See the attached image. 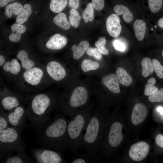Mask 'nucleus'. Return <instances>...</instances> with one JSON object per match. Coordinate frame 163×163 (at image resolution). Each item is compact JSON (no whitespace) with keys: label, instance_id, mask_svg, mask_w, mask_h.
Wrapping results in <instances>:
<instances>
[{"label":"nucleus","instance_id":"1","mask_svg":"<svg viewBox=\"0 0 163 163\" xmlns=\"http://www.w3.org/2000/svg\"><path fill=\"white\" fill-rule=\"evenodd\" d=\"M69 121L64 114H56L51 120L37 131L38 143L43 147L61 153L65 151L69 144Z\"/></svg>","mask_w":163,"mask_h":163},{"label":"nucleus","instance_id":"2","mask_svg":"<svg viewBox=\"0 0 163 163\" xmlns=\"http://www.w3.org/2000/svg\"><path fill=\"white\" fill-rule=\"evenodd\" d=\"M57 99L55 95L47 91L24 96L27 117L34 130H38L49 121L50 114L56 106Z\"/></svg>","mask_w":163,"mask_h":163},{"label":"nucleus","instance_id":"3","mask_svg":"<svg viewBox=\"0 0 163 163\" xmlns=\"http://www.w3.org/2000/svg\"><path fill=\"white\" fill-rule=\"evenodd\" d=\"M107 116L101 110L92 114L84 134L81 147L86 152H98L104 137Z\"/></svg>","mask_w":163,"mask_h":163},{"label":"nucleus","instance_id":"4","mask_svg":"<svg viewBox=\"0 0 163 163\" xmlns=\"http://www.w3.org/2000/svg\"><path fill=\"white\" fill-rule=\"evenodd\" d=\"M43 64L40 63L24 70L14 82L18 90L26 92H37L47 87L50 82Z\"/></svg>","mask_w":163,"mask_h":163},{"label":"nucleus","instance_id":"5","mask_svg":"<svg viewBox=\"0 0 163 163\" xmlns=\"http://www.w3.org/2000/svg\"><path fill=\"white\" fill-rule=\"evenodd\" d=\"M90 109H86L75 112L70 117L67 126L69 137L68 148L72 153L82 147L84 134L91 115Z\"/></svg>","mask_w":163,"mask_h":163},{"label":"nucleus","instance_id":"6","mask_svg":"<svg viewBox=\"0 0 163 163\" xmlns=\"http://www.w3.org/2000/svg\"><path fill=\"white\" fill-rule=\"evenodd\" d=\"M20 133L11 126L0 130V159L14 152L25 151L26 144Z\"/></svg>","mask_w":163,"mask_h":163},{"label":"nucleus","instance_id":"7","mask_svg":"<svg viewBox=\"0 0 163 163\" xmlns=\"http://www.w3.org/2000/svg\"><path fill=\"white\" fill-rule=\"evenodd\" d=\"M88 99L86 90L83 87L78 86L69 97H59L56 105V109L64 114L71 117L80 107L86 104Z\"/></svg>","mask_w":163,"mask_h":163},{"label":"nucleus","instance_id":"8","mask_svg":"<svg viewBox=\"0 0 163 163\" xmlns=\"http://www.w3.org/2000/svg\"><path fill=\"white\" fill-rule=\"evenodd\" d=\"M23 99L24 96L19 93L10 91L2 83L0 91V111L8 112L24 104Z\"/></svg>","mask_w":163,"mask_h":163},{"label":"nucleus","instance_id":"9","mask_svg":"<svg viewBox=\"0 0 163 163\" xmlns=\"http://www.w3.org/2000/svg\"><path fill=\"white\" fill-rule=\"evenodd\" d=\"M31 152L37 163H66L62 153L50 149H33Z\"/></svg>","mask_w":163,"mask_h":163},{"label":"nucleus","instance_id":"10","mask_svg":"<svg viewBox=\"0 0 163 163\" xmlns=\"http://www.w3.org/2000/svg\"><path fill=\"white\" fill-rule=\"evenodd\" d=\"M110 126L107 134L103 139L100 147L107 143V145H108L110 148H116L120 145L123 140V136L122 132L123 125L121 123L115 120L112 123Z\"/></svg>","mask_w":163,"mask_h":163},{"label":"nucleus","instance_id":"11","mask_svg":"<svg viewBox=\"0 0 163 163\" xmlns=\"http://www.w3.org/2000/svg\"><path fill=\"white\" fill-rule=\"evenodd\" d=\"M9 125L20 133L25 126L27 117L26 107L23 104L8 112Z\"/></svg>","mask_w":163,"mask_h":163},{"label":"nucleus","instance_id":"12","mask_svg":"<svg viewBox=\"0 0 163 163\" xmlns=\"http://www.w3.org/2000/svg\"><path fill=\"white\" fill-rule=\"evenodd\" d=\"M3 75L8 79L14 82L24 70L17 59L6 61L0 67Z\"/></svg>","mask_w":163,"mask_h":163},{"label":"nucleus","instance_id":"13","mask_svg":"<svg viewBox=\"0 0 163 163\" xmlns=\"http://www.w3.org/2000/svg\"><path fill=\"white\" fill-rule=\"evenodd\" d=\"M43 64L46 72L50 80L60 81L66 76V69L59 62L54 60L47 61Z\"/></svg>","mask_w":163,"mask_h":163},{"label":"nucleus","instance_id":"14","mask_svg":"<svg viewBox=\"0 0 163 163\" xmlns=\"http://www.w3.org/2000/svg\"><path fill=\"white\" fill-rule=\"evenodd\" d=\"M149 145L144 141L136 142L130 147L129 154L133 160L139 161L143 160L148 154L149 150Z\"/></svg>","mask_w":163,"mask_h":163},{"label":"nucleus","instance_id":"15","mask_svg":"<svg viewBox=\"0 0 163 163\" xmlns=\"http://www.w3.org/2000/svg\"><path fill=\"white\" fill-rule=\"evenodd\" d=\"M106 26L107 31L111 37L116 38L119 36L122 27L120 18L117 14H113L108 17L106 21Z\"/></svg>","mask_w":163,"mask_h":163},{"label":"nucleus","instance_id":"16","mask_svg":"<svg viewBox=\"0 0 163 163\" xmlns=\"http://www.w3.org/2000/svg\"><path fill=\"white\" fill-rule=\"evenodd\" d=\"M147 109L142 104L138 103L134 106L131 116V121L133 124L137 125L142 123L147 114Z\"/></svg>","mask_w":163,"mask_h":163},{"label":"nucleus","instance_id":"17","mask_svg":"<svg viewBox=\"0 0 163 163\" xmlns=\"http://www.w3.org/2000/svg\"><path fill=\"white\" fill-rule=\"evenodd\" d=\"M71 163H96L98 158L97 153L92 152L81 153L77 152H74Z\"/></svg>","mask_w":163,"mask_h":163},{"label":"nucleus","instance_id":"18","mask_svg":"<svg viewBox=\"0 0 163 163\" xmlns=\"http://www.w3.org/2000/svg\"><path fill=\"white\" fill-rule=\"evenodd\" d=\"M67 42L66 37L59 34H56L49 39L45 45L48 49L57 50L64 48L66 45Z\"/></svg>","mask_w":163,"mask_h":163},{"label":"nucleus","instance_id":"19","mask_svg":"<svg viewBox=\"0 0 163 163\" xmlns=\"http://www.w3.org/2000/svg\"><path fill=\"white\" fill-rule=\"evenodd\" d=\"M101 82L102 84L111 92L116 94L120 92L118 79L115 74H110L103 76Z\"/></svg>","mask_w":163,"mask_h":163},{"label":"nucleus","instance_id":"20","mask_svg":"<svg viewBox=\"0 0 163 163\" xmlns=\"http://www.w3.org/2000/svg\"><path fill=\"white\" fill-rule=\"evenodd\" d=\"M16 58L20 61L23 70L28 69L40 63L30 58L27 52L24 50H20L18 52Z\"/></svg>","mask_w":163,"mask_h":163},{"label":"nucleus","instance_id":"21","mask_svg":"<svg viewBox=\"0 0 163 163\" xmlns=\"http://www.w3.org/2000/svg\"><path fill=\"white\" fill-rule=\"evenodd\" d=\"M4 163H27L33 162L32 158L27 155L25 151L17 153L13 155L11 154L6 157L1 162Z\"/></svg>","mask_w":163,"mask_h":163},{"label":"nucleus","instance_id":"22","mask_svg":"<svg viewBox=\"0 0 163 163\" xmlns=\"http://www.w3.org/2000/svg\"><path fill=\"white\" fill-rule=\"evenodd\" d=\"M12 33L9 37V39L12 42H17L21 39V34L26 31V27L22 24L14 23L11 26Z\"/></svg>","mask_w":163,"mask_h":163},{"label":"nucleus","instance_id":"23","mask_svg":"<svg viewBox=\"0 0 163 163\" xmlns=\"http://www.w3.org/2000/svg\"><path fill=\"white\" fill-rule=\"evenodd\" d=\"M89 46L88 42L86 40L81 42L78 46L73 45L71 47L73 52V57L76 59L80 58L87 51Z\"/></svg>","mask_w":163,"mask_h":163},{"label":"nucleus","instance_id":"24","mask_svg":"<svg viewBox=\"0 0 163 163\" xmlns=\"http://www.w3.org/2000/svg\"><path fill=\"white\" fill-rule=\"evenodd\" d=\"M133 28L135 36L139 41L142 40L144 38L146 29V25L144 21L137 19L134 22Z\"/></svg>","mask_w":163,"mask_h":163},{"label":"nucleus","instance_id":"25","mask_svg":"<svg viewBox=\"0 0 163 163\" xmlns=\"http://www.w3.org/2000/svg\"><path fill=\"white\" fill-rule=\"evenodd\" d=\"M114 10L117 15H122L123 18L126 22L129 23L133 20V16L132 14L125 6L118 5L114 6Z\"/></svg>","mask_w":163,"mask_h":163},{"label":"nucleus","instance_id":"26","mask_svg":"<svg viewBox=\"0 0 163 163\" xmlns=\"http://www.w3.org/2000/svg\"><path fill=\"white\" fill-rule=\"evenodd\" d=\"M116 73L118 81L122 85L128 86L132 83V78L123 68L120 67L118 68Z\"/></svg>","mask_w":163,"mask_h":163},{"label":"nucleus","instance_id":"27","mask_svg":"<svg viewBox=\"0 0 163 163\" xmlns=\"http://www.w3.org/2000/svg\"><path fill=\"white\" fill-rule=\"evenodd\" d=\"M23 7L18 2H14L8 5L5 9V14L8 18H11L12 14L15 15H18L21 12Z\"/></svg>","mask_w":163,"mask_h":163},{"label":"nucleus","instance_id":"28","mask_svg":"<svg viewBox=\"0 0 163 163\" xmlns=\"http://www.w3.org/2000/svg\"><path fill=\"white\" fill-rule=\"evenodd\" d=\"M32 12V6L30 4H25L21 13L17 16L16 23L22 24L26 22Z\"/></svg>","mask_w":163,"mask_h":163},{"label":"nucleus","instance_id":"29","mask_svg":"<svg viewBox=\"0 0 163 163\" xmlns=\"http://www.w3.org/2000/svg\"><path fill=\"white\" fill-rule=\"evenodd\" d=\"M53 21L55 24L63 30H67L70 27L66 15L63 13H59L54 18Z\"/></svg>","mask_w":163,"mask_h":163},{"label":"nucleus","instance_id":"30","mask_svg":"<svg viewBox=\"0 0 163 163\" xmlns=\"http://www.w3.org/2000/svg\"><path fill=\"white\" fill-rule=\"evenodd\" d=\"M141 65L142 67V73L143 77H146L154 72L153 66L149 58L146 57L143 58L141 61Z\"/></svg>","mask_w":163,"mask_h":163},{"label":"nucleus","instance_id":"31","mask_svg":"<svg viewBox=\"0 0 163 163\" xmlns=\"http://www.w3.org/2000/svg\"><path fill=\"white\" fill-rule=\"evenodd\" d=\"M68 0H51L50 4V8L53 12L59 13L66 7Z\"/></svg>","mask_w":163,"mask_h":163},{"label":"nucleus","instance_id":"32","mask_svg":"<svg viewBox=\"0 0 163 163\" xmlns=\"http://www.w3.org/2000/svg\"><path fill=\"white\" fill-rule=\"evenodd\" d=\"M81 17L76 9L72 8L69 11V20L70 24L72 27L77 28L79 24Z\"/></svg>","mask_w":163,"mask_h":163},{"label":"nucleus","instance_id":"33","mask_svg":"<svg viewBox=\"0 0 163 163\" xmlns=\"http://www.w3.org/2000/svg\"><path fill=\"white\" fill-rule=\"evenodd\" d=\"M99 66V63L89 59H85L82 62L81 68L83 71L88 72L91 70H95Z\"/></svg>","mask_w":163,"mask_h":163},{"label":"nucleus","instance_id":"34","mask_svg":"<svg viewBox=\"0 0 163 163\" xmlns=\"http://www.w3.org/2000/svg\"><path fill=\"white\" fill-rule=\"evenodd\" d=\"M156 82V80L153 77L149 78L147 83L145 86L144 95L146 96L152 95L158 91V88L154 85Z\"/></svg>","mask_w":163,"mask_h":163},{"label":"nucleus","instance_id":"35","mask_svg":"<svg viewBox=\"0 0 163 163\" xmlns=\"http://www.w3.org/2000/svg\"><path fill=\"white\" fill-rule=\"evenodd\" d=\"M92 3H89L87 4L85 9L82 14V17L85 23L88 21H92L94 18V10Z\"/></svg>","mask_w":163,"mask_h":163},{"label":"nucleus","instance_id":"36","mask_svg":"<svg viewBox=\"0 0 163 163\" xmlns=\"http://www.w3.org/2000/svg\"><path fill=\"white\" fill-rule=\"evenodd\" d=\"M106 40L104 37H100L98 41H96L95 45L100 53L104 55H107L109 53V51L105 47Z\"/></svg>","mask_w":163,"mask_h":163},{"label":"nucleus","instance_id":"37","mask_svg":"<svg viewBox=\"0 0 163 163\" xmlns=\"http://www.w3.org/2000/svg\"><path fill=\"white\" fill-rule=\"evenodd\" d=\"M9 125L8 113L0 111V130L7 128Z\"/></svg>","mask_w":163,"mask_h":163},{"label":"nucleus","instance_id":"38","mask_svg":"<svg viewBox=\"0 0 163 163\" xmlns=\"http://www.w3.org/2000/svg\"><path fill=\"white\" fill-rule=\"evenodd\" d=\"M162 4V0H149V5L151 11L157 13L161 9Z\"/></svg>","mask_w":163,"mask_h":163},{"label":"nucleus","instance_id":"39","mask_svg":"<svg viewBox=\"0 0 163 163\" xmlns=\"http://www.w3.org/2000/svg\"><path fill=\"white\" fill-rule=\"evenodd\" d=\"M152 62L157 75L160 78H163V66L156 59H153Z\"/></svg>","mask_w":163,"mask_h":163},{"label":"nucleus","instance_id":"40","mask_svg":"<svg viewBox=\"0 0 163 163\" xmlns=\"http://www.w3.org/2000/svg\"><path fill=\"white\" fill-rule=\"evenodd\" d=\"M148 100L151 102L163 101V88L161 89L155 93L149 96Z\"/></svg>","mask_w":163,"mask_h":163},{"label":"nucleus","instance_id":"41","mask_svg":"<svg viewBox=\"0 0 163 163\" xmlns=\"http://www.w3.org/2000/svg\"><path fill=\"white\" fill-rule=\"evenodd\" d=\"M113 44L115 49L117 50L123 51L126 49L125 43L120 40H115L113 42Z\"/></svg>","mask_w":163,"mask_h":163},{"label":"nucleus","instance_id":"42","mask_svg":"<svg viewBox=\"0 0 163 163\" xmlns=\"http://www.w3.org/2000/svg\"><path fill=\"white\" fill-rule=\"evenodd\" d=\"M94 8L98 11L102 9L104 5V0H92Z\"/></svg>","mask_w":163,"mask_h":163},{"label":"nucleus","instance_id":"43","mask_svg":"<svg viewBox=\"0 0 163 163\" xmlns=\"http://www.w3.org/2000/svg\"><path fill=\"white\" fill-rule=\"evenodd\" d=\"M155 142L157 145L159 147L163 148V135L158 134L155 137Z\"/></svg>","mask_w":163,"mask_h":163},{"label":"nucleus","instance_id":"44","mask_svg":"<svg viewBox=\"0 0 163 163\" xmlns=\"http://www.w3.org/2000/svg\"><path fill=\"white\" fill-rule=\"evenodd\" d=\"M80 0H69V5L72 8L77 9L79 7Z\"/></svg>","mask_w":163,"mask_h":163},{"label":"nucleus","instance_id":"45","mask_svg":"<svg viewBox=\"0 0 163 163\" xmlns=\"http://www.w3.org/2000/svg\"><path fill=\"white\" fill-rule=\"evenodd\" d=\"M92 56L97 60H100L102 58L101 53L96 48H93Z\"/></svg>","mask_w":163,"mask_h":163},{"label":"nucleus","instance_id":"46","mask_svg":"<svg viewBox=\"0 0 163 163\" xmlns=\"http://www.w3.org/2000/svg\"><path fill=\"white\" fill-rule=\"evenodd\" d=\"M15 0H0V7H3L7 5L8 3Z\"/></svg>","mask_w":163,"mask_h":163},{"label":"nucleus","instance_id":"47","mask_svg":"<svg viewBox=\"0 0 163 163\" xmlns=\"http://www.w3.org/2000/svg\"><path fill=\"white\" fill-rule=\"evenodd\" d=\"M158 24L160 27L163 28V18H160L158 20Z\"/></svg>","mask_w":163,"mask_h":163},{"label":"nucleus","instance_id":"48","mask_svg":"<svg viewBox=\"0 0 163 163\" xmlns=\"http://www.w3.org/2000/svg\"><path fill=\"white\" fill-rule=\"evenodd\" d=\"M157 110L158 112L163 116V107L159 106L157 108Z\"/></svg>","mask_w":163,"mask_h":163},{"label":"nucleus","instance_id":"49","mask_svg":"<svg viewBox=\"0 0 163 163\" xmlns=\"http://www.w3.org/2000/svg\"><path fill=\"white\" fill-rule=\"evenodd\" d=\"M162 57H163V50H162Z\"/></svg>","mask_w":163,"mask_h":163}]
</instances>
